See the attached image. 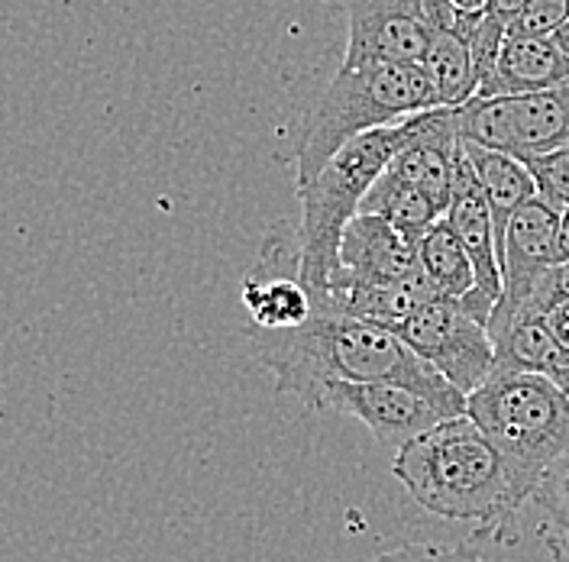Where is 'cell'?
<instances>
[{
	"label": "cell",
	"mask_w": 569,
	"mask_h": 562,
	"mask_svg": "<svg viewBox=\"0 0 569 562\" xmlns=\"http://www.w3.org/2000/svg\"><path fill=\"white\" fill-rule=\"evenodd\" d=\"M369 562H486L479 553L462 546H443V543H411L401 550L382 553Z\"/></svg>",
	"instance_id": "603a6c76"
},
{
	"label": "cell",
	"mask_w": 569,
	"mask_h": 562,
	"mask_svg": "<svg viewBox=\"0 0 569 562\" xmlns=\"http://www.w3.org/2000/svg\"><path fill=\"white\" fill-rule=\"evenodd\" d=\"M350 20L343 59L421 62L430 36L460 23L453 0H323Z\"/></svg>",
	"instance_id": "52a82bcc"
},
{
	"label": "cell",
	"mask_w": 569,
	"mask_h": 562,
	"mask_svg": "<svg viewBox=\"0 0 569 562\" xmlns=\"http://www.w3.org/2000/svg\"><path fill=\"white\" fill-rule=\"evenodd\" d=\"M557 42L563 46V49H569V20L560 27V33H557Z\"/></svg>",
	"instance_id": "83f0119b"
},
{
	"label": "cell",
	"mask_w": 569,
	"mask_h": 562,
	"mask_svg": "<svg viewBox=\"0 0 569 562\" xmlns=\"http://www.w3.org/2000/svg\"><path fill=\"white\" fill-rule=\"evenodd\" d=\"M408 120V117H405ZM391 123L343 142L318 175L298 184L301 198V281L315 294L318 311L330 301V279L340 265V237L359 213L366 191L389 169L395 152L408 140V127Z\"/></svg>",
	"instance_id": "5b68a950"
},
{
	"label": "cell",
	"mask_w": 569,
	"mask_h": 562,
	"mask_svg": "<svg viewBox=\"0 0 569 562\" xmlns=\"http://www.w3.org/2000/svg\"><path fill=\"white\" fill-rule=\"evenodd\" d=\"M462 145L469 152V162L476 169V178L492 204L498 223V240L505 237V223L508 217L515 213V208H521L528 198L537 194V184H533L531 169L525 159L511 155V152H501V149H489L482 142H472L462 137Z\"/></svg>",
	"instance_id": "e0dca14e"
},
{
	"label": "cell",
	"mask_w": 569,
	"mask_h": 562,
	"mask_svg": "<svg viewBox=\"0 0 569 562\" xmlns=\"http://www.w3.org/2000/svg\"><path fill=\"white\" fill-rule=\"evenodd\" d=\"M395 333L462 394L482 385L496 369L489 323L462 298H430L415 314L405 317Z\"/></svg>",
	"instance_id": "8992f818"
},
{
	"label": "cell",
	"mask_w": 569,
	"mask_h": 562,
	"mask_svg": "<svg viewBox=\"0 0 569 562\" xmlns=\"http://www.w3.org/2000/svg\"><path fill=\"white\" fill-rule=\"evenodd\" d=\"M430 298H437V288L430 284L425 269H415L411 275L386 281V284H337L330 288V301L323 311L362 317V320L395 330L405 317L415 314Z\"/></svg>",
	"instance_id": "2e32d148"
},
{
	"label": "cell",
	"mask_w": 569,
	"mask_h": 562,
	"mask_svg": "<svg viewBox=\"0 0 569 562\" xmlns=\"http://www.w3.org/2000/svg\"><path fill=\"white\" fill-rule=\"evenodd\" d=\"M359 213L386 217L398 230H405L411 240H421L447 211L427 191H421L418 184H411L401 175H395L391 169H386L382 175L376 178V184L366 191V198L359 204Z\"/></svg>",
	"instance_id": "ac0fdd59"
},
{
	"label": "cell",
	"mask_w": 569,
	"mask_h": 562,
	"mask_svg": "<svg viewBox=\"0 0 569 562\" xmlns=\"http://www.w3.org/2000/svg\"><path fill=\"white\" fill-rule=\"evenodd\" d=\"M418 252H421V269L427 272L430 284L437 288V294H443V298H466L476 288L472 259H469V252L462 247L460 233L447 220V213L418 240Z\"/></svg>",
	"instance_id": "d6986e66"
},
{
	"label": "cell",
	"mask_w": 569,
	"mask_h": 562,
	"mask_svg": "<svg viewBox=\"0 0 569 562\" xmlns=\"http://www.w3.org/2000/svg\"><path fill=\"white\" fill-rule=\"evenodd\" d=\"M479 13L482 10H466L460 23L430 36L421 66L437 94V107H462L479 94V74L472 62V30L479 23Z\"/></svg>",
	"instance_id": "9a60e30c"
},
{
	"label": "cell",
	"mask_w": 569,
	"mask_h": 562,
	"mask_svg": "<svg viewBox=\"0 0 569 562\" xmlns=\"http://www.w3.org/2000/svg\"><path fill=\"white\" fill-rule=\"evenodd\" d=\"M408 140L395 152L389 169L427 191L443 211L450 208L453 159L460 149V107H430L405 120Z\"/></svg>",
	"instance_id": "7c38bea8"
},
{
	"label": "cell",
	"mask_w": 569,
	"mask_h": 562,
	"mask_svg": "<svg viewBox=\"0 0 569 562\" xmlns=\"http://www.w3.org/2000/svg\"><path fill=\"white\" fill-rule=\"evenodd\" d=\"M460 130L466 140L518 159L569 145V84L533 94L472 98L460 107Z\"/></svg>",
	"instance_id": "ba28073f"
},
{
	"label": "cell",
	"mask_w": 569,
	"mask_h": 562,
	"mask_svg": "<svg viewBox=\"0 0 569 562\" xmlns=\"http://www.w3.org/2000/svg\"><path fill=\"white\" fill-rule=\"evenodd\" d=\"M340 265L330 279L337 284H386L421 269L418 240L398 230L386 217L356 213L340 237Z\"/></svg>",
	"instance_id": "8fae6325"
},
{
	"label": "cell",
	"mask_w": 569,
	"mask_h": 562,
	"mask_svg": "<svg viewBox=\"0 0 569 562\" xmlns=\"http://www.w3.org/2000/svg\"><path fill=\"white\" fill-rule=\"evenodd\" d=\"M391 475L425 511L498 533L521 508L492 440L469 414L433 423L395 450Z\"/></svg>",
	"instance_id": "7a4b0ae2"
},
{
	"label": "cell",
	"mask_w": 569,
	"mask_h": 562,
	"mask_svg": "<svg viewBox=\"0 0 569 562\" xmlns=\"http://www.w3.org/2000/svg\"><path fill=\"white\" fill-rule=\"evenodd\" d=\"M528 7V0H486V13H492L498 20H505V23H515V17L521 13Z\"/></svg>",
	"instance_id": "cb8c5ba5"
},
{
	"label": "cell",
	"mask_w": 569,
	"mask_h": 562,
	"mask_svg": "<svg viewBox=\"0 0 569 562\" xmlns=\"http://www.w3.org/2000/svg\"><path fill=\"white\" fill-rule=\"evenodd\" d=\"M466 414L492 440L521 504L569 450V391L543 372L492 369L466 394Z\"/></svg>",
	"instance_id": "3957f363"
},
{
	"label": "cell",
	"mask_w": 569,
	"mask_h": 562,
	"mask_svg": "<svg viewBox=\"0 0 569 562\" xmlns=\"http://www.w3.org/2000/svg\"><path fill=\"white\" fill-rule=\"evenodd\" d=\"M560 249H563V259H569V211L560 213Z\"/></svg>",
	"instance_id": "484cf974"
},
{
	"label": "cell",
	"mask_w": 569,
	"mask_h": 562,
	"mask_svg": "<svg viewBox=\"0 0 569 562\" xmlns=\"http://www.w3.org/2000/svg\"><path fill=\"white\" fill-rule=\"evenodd\" d=\"M569 20V0H528V7L515 17L511 30L518 33L557 36Z\"/></svg>",
	"instance_id": "7402d4cb"
},
{
	"label": "cell",
	"mask_w": 569,
	"mask_h": 562,
	"mask_svg": "<svg viewBox=\"0 0 569 562\" xmlns=\"http://www.w3.org/2000/svg\"><path fill=\"white\" fill-rule=\"evenodd\" d=\"M563 84H569V49L557 42V36L508 30L496 66L482 78L476 98L533 94Z\"/></svg>",
	"instance_id": "4fadbf2b"
},
{
	"label": "cell",
	"mask_w": 569,
	"mask_h": 562,
	"mask_svg": "<svg viewBox=\"0 0 569 562\" xmlns=\"http://www.w3.org/2000/svg\"><path fill=\"white\" fill-rule=\"evenodd\" d=\"M525 162L531 169L537 194L547 204H553L557 211H569V145L540 152V155H531Z\"/></svg>",
	"instance_id": "ffe728a7"
},
{
	"label": "cell",
	"mask_w": 569,
	"mask_h": 562,
	"mask_svg": "<svg viewBox=\"0 0 569 562\" xmlns=\"http://www.w3.org/2000/svg\"><path fill=\"white\" fill-rule=\"evenodd\" d=\"M489 333L496 347V369L543 372L553 375L560 343L547 323V314L531 304H496L489 317Z\"/></svg>",
	"instance_id": "5bb4252c"
},
{
	"label": "cell",
	"mask_w": 569,
	"mask_h": 562,
	"mask_svg": "<svg viewBox=\"0 0 569 562\" xmlns=\"http://www.w3.org/2000/svg\"><path fill=\"white\" fill-rule=\"evenodd\" d=\"M311 411L347 414L369 426V433L389 446L401 450L408 440L430 430L433 423L457 418L460 411L430 398L425 391L398 382H323L308 404Z\"/></svg>",
	"instance_id": "9c48e42d"
},
{
	"label": "cell",
	"mask_w": 569,
	"mask_h": 562,
	"mask_svg": "<svg viewBox=\"0 0 569 562\" xmlns=\"http://www.w3.org/2000/svg\"><path fill=\"white\" fill-rule=\"evenodd\" d=\"M266 372L279 394L305 408L323 382H398L466 414V394L425 362L391 327L362 317L315 311L301 327L279 333H252Z\"/></svg>",
	"instance_id": "6da1fadb"
},
{
	"label": "cell",
	"mask_w": 569,
	"mask_h": 562,
	"mask_svg": "<svg viewBox=\"0 0 569 562\" xmlns=\"http://www.w3.org/2000/svg\"><path fill=\"white\" fill-rule=\"evenodd\" d=\"M430 107H437V94L421 62L343 59L301 137L295 184L318 175L343 142L379 127L401 123L405 117Z\"/></svg>",
	"instance_id": "277c9868"
},
{
	"label": "cell",
	"mask_w": 569,
	"mask_h": 562,
	"mask_svg": "<svg viewBox=\"0 0 569 562\" xmlns=\"http://www.w3.org/2000/svg\"><path fill=\"white\" fill-rule=\"evenodd\" d=\"M560 213L540 194L528 198L505 223L501 237V298L498 304L528 301L533 284L543 279L557 262H563L560 249Z\"/></svg>",
	"instance_id": "30bf717a"
},
{
	"label": "cell",
	"mask_w": 569,
	"mask_h": 562,
	"mask_svg": "<svg viewBox=\"0 0 569 562\" xmlns=\"http://www.w3.org/2000/svg\"><path fill=\"white\" fill-rule=\"evenodd\" d=\"M543 546L550 550V556L553 562H569V540L567 536H560V533H543Z\"/></svg>",
	"instance_id": "d4e9b609"
},
{
	"label": "cell",
	"mask_w": 569,
	"mask_h": 562,
	"mask_svg": "<svg viewBox=\"0 0 569 562\" xmlns=\"http://www.w3.org/2000/svg\"><path fill=\"white\" fill-rule=\"evenodd\" d=\"M531 501H537L543 508V514L553 524V533L569 540V450L543 472V479L533 489Z\"/></svg>",
	"instance_id": "44dd1931"
},
{
	"label": "cell",
	"mask_w": 569,
	"mask_h": 562,
	"mask_svg": "<svg viewBox=\"0 0 569 562\" xmlns=\"http://www.w3.org/2000/svg\"><path fill=\"white\" fill-rule=\"evenodd\" d=\"M460 10H482L486 7V0H453Z\"/></svg>",
	"instance_id": "4316f807"
}]
</instances>
